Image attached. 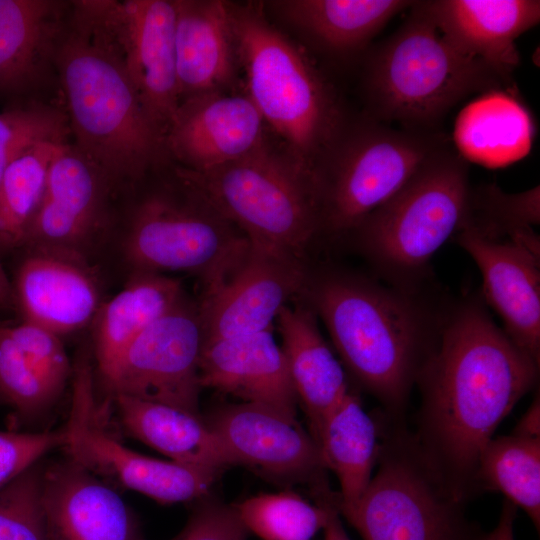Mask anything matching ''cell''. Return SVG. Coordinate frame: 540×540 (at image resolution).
<instances>
[{
	"label": "cell",
	"mask_w": 540,
	"mask_h": 540,
	"mask_svg": "<svg viewBox=\"0 0 540 540\" xmlns=\"http://www.w3.org/2000/svg\"><path fill=\"white\" fill-rule=\"evenodd\" d=\"M538 373L539 363L495 324L482 297L468 295L446 308L416 381L421 406L414 437L457 500L478 492L484 448Z\"/></svg>",
	"instance_id": "cell-1"
},
{
	"label": "cell",
	"mask_w": 540,
	"mask_h": 540,
	"mask_svg": "<svg viewBox=\"0 0 540 540\" xmlns=\"http://www.w3.org/2000/svg\"><path fill=\"white\" fill-rule=\"evenodd\" d=\"M298 298L322 320L349 374L398 418L437 343L447 307H436L421 287L318 262Z\"/></svg>",
	"instance_id": "cell-2"
},
{
	"label": "cell",
	"mask_w": 540,
	"mask_h": 540,
	"mask_svg": "<svg viewBox=\"0 0 540 540\" xmlns=\"http://www.w3.org/2000/svg\"><path fill=\"white\" fill-rule=\"evenodd\" d=\"M54 71L72 145L112 189L139 182L166 151L164 134L142 107L116 48L86 0L70 2Z\"/></svg>",
	"instance_id": "cell-3"
},
{
	"label": "cell",
	"mask_w": 540,
	"mask_h": 540,
	"mask_svg": "<svg viewBox=\"0 0 540 540\" xmlns=\"http://www.w3.org/2000/svg\"><path fill=\"white\" fill-rule=\"evenodd\" d=\"M176 173L189 182L251 245L311 266L321 245L316 170L266 141L245 156L205 170Z\"/></svg>",
	"instance_id": "cell-4"
},
{
	"label": "cell",
	"mask_w": 540,
	"mask_h": 540,
	"mask_svg": "<svg viewBox=\"0 0 540 540\" xmlns=\"http://www.w3.org/2000/svg\"><path fill=\"white\" fill-rule=\"evenodd\" d=\"M230 16L246 95L292 156L316 170L344 130L333 91L260 5L230 3Z\"/></svg>",
	"instance_id": "cell-5"
},
{
	"label": "cell",
	"mask_w": 540,
	"mask_h": 540,
	"mask_svg": "<svg viewBox=\"0 0 540 540\" xmlns=\"http://www.w3.org/2000/svg\"><path fill=\"white\" fill-rule=\"evenodd\" d=\"M367 57L364 85L375 117L420 130L462 99L505 80L479 59L460 53L440 34L424 1Z\"/></svg>",
	"instance_id": "cell-6"
},
{
	"label": "cell",
	"mask_w": 540,
	"mask_h": 540,
	"mask_svg": "<svg viewBox=\"0 0 540 540\" xmlns=\"http://www.w3.org/2000/svg\"><path fill=\"white\" fill-rule=\"evenodd\" d=\"M471 190L467 164L446 148L366 216L344 241L383 281L421 287L432 256L461 230Z\"/></svg>",
	"instance_id": "cell-7"
},
{
	"label": "cell",
	"mask_w": 540,
	"mask_h": 540,
	"mask_svg": "<svg viewBox=\"0 0 540 540\" xmlns=\"http://www.w3.org/2000/svg\"><path fill=\"white\" fill-rule=\"evenodd\" d=\"M176 177L177 186L152 190L136 202L123 253L132 273L186 272L198 278L206 295L241 266L251 243L189 182Z\"/></svg>",
	"instance_id": "cell-8"
},
{
	"label": "cell",
	"mask_w": 540,
	"mask_h": 540,
	"mask_svg": "<svg viewBox=\"0 0 540 540\" xmlns=\"http://www.w3.org/2000/svg\"><path fill=\"white\" fill-rule=\"evenodd\" d=\"M439 135L368 122L340 137L316 169L322 243L344 241L372 211L446 149Z\"/></svg>",
	"instance_id": "cell-9"
},
{
	"label": "cell",
	"mask_w": 540,
	"mask_h": 540,
	"mask_svg": "<svg viewBox=\"0 0 540 540\" xmlns=\"http://www.w3.org/2000/svg\"><path fill=\"white\" fill-rule=\"evenodd\" d=\"M388 431L377 472L345 517L363 540H482L414 434L401 426Z\"/></svg>",
	"instance_id": "cell-10"
},
{
	"label": "cell",
	"mask_w": 540,
	"mask_h": 540,
	"mask_svg": "<svg viewBox=\"0 0 540 540\" xmlns=\"http://www.w3.org/2000/svg\"><path fill=\"white\" fill-rule=\"evenodd\" d=\"M99 407L91 365L82 355L74 369L71 408L62 429L68 459L107 483L162 504L192 501L209 493L218 472L132 450L105 429Z\"/></svg>",
	"instance_id": "cell-11"
},
{
	"label": "cell",
	"mask_w": 540,
	"mask_h": 540,
	"mask_svg": "<svg viewBox=\"0 0 540 540\" xmlns=\"http://www.w3.org/2000/svg\"><path fill=\"white\" fill-rule=\"evenodd\" d=\"M202 347L199 304L186 296L134 339L104 384L111 396L121 394L200 415Z\"/></svg>",
	"instance_id": "cell-12"
},
{
	"label": "cell",
	"mask_w": 540,
	"mask_h": 540,
	"mask_svg": "<svg viewBox=\"0 0 540 540\" xmlns=\"http://www.w3.org/2000/svg\"><path fill=\"white\" fill-rule=\"evenodd\" d=\"M142 107L164 134L179 104L174 0H86Z\"/></svg>",
	"instance_id": "cell-13"
},
{
	"label": "cell",
	"mask_w": 540,
	"mask_h": 540,
	"mask_svg": "<svg viewBox=\"0 0 540 540\" xmlns=\"http://www.w3.org/2000/svg\"><path fill=\"white\" fill-rule=\"evenodd\" d=\"M111 186L72 144L62 143L47 173L45 192L25 245L86 262L107 221Z\"/></svg>",
	"instance_id": "cell-14"
},
{
	"label": "cell",
	"mask_w": 540,
	"mask_h": 540,
	"mask_svg": "<svg viewBox=\"0 0 540 540\" xmlns=\"http://www.w3.org/2000/svg\"><path fill=\"white\" fill-rule=\"evenodd\" d=\"M311 266L251 245L241 266L198 301L203 345L272 330L281 309L299 296Z\"/></svg>",
	"instance_id": "cell-15"
},
{
	"label": "cell",
	"mask_w": 540,
	"mask_h": 540,
	"mask_svg": "<svg viewBox=\"0 0 540 540\" xmlns=\"http://www.w3.org/2000/svg\"><path fill=\"white\" fill-rule=\"evenodd\" d=\"M454 237L483 279V299L500 316L503 331L523 352L540 359V243L532 229L504 240L461 230Z\"/></svg>",
	"instance_id": "cell-16"
},
{
	"label": "cell",
	"mask_w": 540,
	"mask_h": 540,
	"mask_svg": "<svg viewBox=\"0 0 540 540\" xmlns=\"http://www.w3.org/2000/svg\"><path fill=\"white\" fill-rule=\"evenodd\" d=\"M207 423L230 465L286 479H314L319 489L326 487L320 447L296 420L241 402L218 409Z\"/></svg>",
	"instance_id": "cell-17"
},
{
	"label": "cell",
	"mask_w": 540,
	"mask_h": 540,
	"mask_svg": "<svg viewBox=\"0 0 540 540\" xmlns=\"http://www.w3.org/2000/svg\"><path fill=\"white\" fill-rule=\"evenodd\" d=\"M264 120L247 95L210 92L182 100L164 136L165 150L188 171L239 159L261 145Z\"/></svg>",
	"instance_id": "cell-18"
},
{
	"label": "cell",
	"mask_w": 540,
	"mask_h": 540,
	"mask_svg": "<svg viewBox=\"0 0 540 540\" xmlns=\"http://www.w3.org/2000/svg\"><path fill=\"white\" fill-rule=\"evenodd\" d=\"M42 507L49 540H143L118 493L70 459L43 469Z\"/></svg>",
	"instance_id": "cell-19"
},
{
	"label": "cell",
	"mask_w": 540,
	"mask_h": 540,
	"mask_svg": "<svg viewBox=\"0 0 540 540\" xmlns=\"http://www.w3.org/2000/svg\"><path fill=\"white\" fill-rule=\"evenodd\" d=\"M199 380L202 388L231 394L296 420L297 396L272 330L203 345Z\"/></svg>",
	"instance_id": "cell-20"
},
{
	"label": "cell",
	"mask_w": 540,
	"mask_h": 540,
	"mask_svg": "<svg viewBox=\"0 0 540 540\" xmlns=\"http://www.w3.org/2000/svg\"><path fill=\"white\" fill-rule=\"evenodd\" d=\"M425 7L442 37L503 79L519 64L515 40L540 20L535 0H429Z\"/></svg>",
	"instance_id": "cell-21"
},
{
	"label": "cell",
	"mask_w": 540,
	"mask_h": 540,
	"mask_svg": "<svg viewBox=\"0 0 540 540\" xmlns=\"http://www.w3.org/2000/svg\"><path fill=\"white\" fill-rule=\"evenodd\" d=\"M13 291L24 321L58 336L84 328L101 307L98 283L87 263L47 252H29Z\"/></svg>",
	"instance_id": "cell-22"
},
{
	"label": "cell",
	"mask_w": 540,
	"mask_h": 540,
	"mask_svg": "<svg viewBox=\"0 0 540 540\" xmlns=\"http://www.w3.org/2000/svg\"><path fill=\"white\" fill-rule=\"evenodd\" d=\"M175 50L180 102L223 91L238 64L230 3L220 0H174Z\"/></svg>",
	"instance_id": "cell-23"
},
{
	"label": "cell",
	"mask_w": 540,
	"mask_h": 540,
	"mask_svg": "<svg viewBox=\"0 0 540 540\" xmlns=\"http://www.w3.org/2000/svg\"><path fill=\"white\" fill-rule=\"evenodd\" d=\"M275 322L297 400L317 442L325 418L350 390L345 371L321 334L316 314L298 297Z\"/></svg>",
	"instance_id": "cell-24"
},
{
	"label": "cell",
	"mask_w": 540,
	"mask_h": 540,
	"mask_svg": "<svg viewBox=\"0 0 540 540\" xmlns=\"http://www.w3.org/2000/svg\"><path fill=\"white\" fill-rule=\"evenodd\" d=\"M69 8L55 0H0V93L26 92L54 71Z\"/></svg>",
	"instance_id": "cell-25"
},
{
	"label": "cell",
	"mask_w": 540,
	"mask_h": 540,
	"mask_svg": "<svg viewBox=\"0 0 540 540\" xmlns=\"http://www.w3.org/2000/svg\"><path fill=\"white\" fill-rule=\"evenodd\" d=\"M407 0H281L269 7L322 50L337 56L363 51Z\"/></svg>",
	"instance_id": "cell-26"
},
{
	"label": "cell",
	"mask_w": 540,
	"mask_h": 540,
	"mask_svg": "<svg viewBox=\"0 0 540 540\" xmlns=\"http://www.w3.org/2000/svg\"><path fill=\"white\" fill-rule=\"evenodd\" d=\"M186 296L179 279L135 272L120 292L101 305L95 317L94 350L103 382L134 339Z\"/></svg>",
	"instance_id": "cell-27"
},
{
	"label": "cell",
	"mask_w": 540,
	"mask_h": 540,
	"mask_svg": "<svg viewBox=\"0 0 540 540\" xmlns=\"http://www.w3.org/2000/svg\"><path fill=\"white\" fill-rule=\"evenodd\" d=\"M111 398L126 432L169 460L216 472L230 465L218 439L200 415L121 394Z\"/></svg>",
	"instance_id": "cell-28"
},
{
	"label": "cell",
	"mask_w": 540,
	"mask_h": 540,
	"mask_svg": "<svg viewBox=\"0 0 540 540\" xmlns=\"http://www.w3.org/2000/svg\"><path fill=\"white\" fill-rule=\"evenodd\" d=\"M376 422L349 392L325 418L318 436L322 459L339 483L336 508L347 517L364 495L377 464L381 441Z\"/></svg>",
	"instance_id": "cell-29"
},
{
	"label": "cell",
	"mask_w": 540,
	"mask_h": 540,
	"mask_svg": "<svg viewBox=\"0 0 540 540\" xmlns=\"http://www.w3.org/2000/svg\"><path fill=\"white\" fill-rule=\"evenodd\" d=\"M476 484L478 492H501L539 530L540 437L515 433L494 436L480 456Z\"/></svg>",
	"instance_id": "cell-30"
},
{
	"label": "cell",
	"mask_w": 540,
	"mask_h": 540,
	"mask_svg": "<svg viewBox=\"0 0 540 540\" xmlns=\"http://www.w3.org/2000/svg\"><path fill=\"white\" fill-rule=\"evenodd\" d=\"M65 142H38L6 168L0 179V250L25 245L45 192L50 162Z\"/></svg>",
	"instance_id": "cell-31"
},
{
	"label": "cell",
	"mask_w": 540,
	"mask_h": 540,
	"mask_svg": "<svg viewBox=\"0 0 540 540\" xmlns=\"http://www.w3.org/2000/svg\"><path fill=\"white\" fill-rule=\"evenodd\" d=\"M234 507L247 531L263 540H311L327 519L325 502L313 505L290 492L256 495Z\"/></svg>",
	"instance_id": "cell-32"
},
{
	"label": "cell",
	"mask_w": 540,
	"mask_h": 540,
	"mask_svg": "<svg viewBox=\"0 0 540 540\" xmlns=\"http://www.w3.org/2000/svg\"><path fill=\"white\" fill-rule=\"evenodd\" d=\"M539 191L536 186L509 194L494 184L471 190L469 209L461 230L485 239L504 240L519 231L532 229L540 220Z\"/></svg>",
	"instance_id": "cell-33"
},
{
	"label": "cell",
	"mask_w": 540,
	"mask_h": 540,
	"mask_svg": "<svg viewBox=\"0 0 540 540\" xmlns=\"http://www.w3.org/2000/svg\"><path fill=\"white\" fill-rule=\"evenodd\" d=\"M67 116L46 103H31L0 113V179L10 163L41 141H67Z\"/></svg>",
	"instance_id": "cell-34"
},
{
	"label": "cell",
	"mask_w": 540,
	"mask_h": 540,
	"mask_svg": "<svg viewBox=\"0 0 540 540\" xmlns=\"http://www.w3.org/2000/svg\"><path fill=\"white\" fill-rule=\"evenodd\" d=\"M36 463L0 489V540H49Z\"/></svg>",
	"instance_id": "cell-35"
},
{
	"label": "cell",
	"mask_w": 540,
	"mask_h": 540,
	"mask_svg": "<svg viewBox=\"0 0 540 540\" xmlns=\"http://www.w3.org/2000/svg\"><path fill=\"white\" fill-rule=\"evenodd\" d=\"M0 395L20 415L36 416L56 401L0 323Z\"/></svg>",
	"instance_id": "cell-36"
},
{
	"label": "cell",
	"mask_w": 540,
	"mask_h": 540,
	"mask_svg": "<svg viewBox=\"0 0 540 540\" xmlns=\"http://www.w3.org/2000/svg\"><path fill=\"white\" fill-rule=\"evenodd\" d=\"M24 357L56 400L71 374V366L60 336L29 322L8 326Z\"/></svg>",
	"instance_id": "cell-37"
},
{
	"label": "cell",
	"mask_w": 540,
	"mask_h": 540,
	"mask_svg": "<svg viewBox=\"0 0 540 540\" xmlns=\"http://www.w3.org/2000/svg\"><path fill=\"white\" fill-rule=\"evenodd\" d=\"M63 443L62 430L37 433L0 430V489Z\"/></svg>",
	"instance_id": "cell-38"
},
{
	"label": "cell",
	"mask_w": 540,
	"mask_h": 540,
	"mask_svg": "<svg viewBox=\"0 0 540 540\" xmlns=\"http://www.w3.org/2000/svg\"><path fill=\"white\" fill-rule=\"evenodd\" d=\"M247 532L234 505L212 502L194 512L175 540H246Z\"/></svg>",
	"instance_id": "cell-39"
},
{
	"label": "cell",
	"mask_w": 540,
	"mask_h": 540,
	"mask_svg": "<svg viewBox=\"0 0 540 540\" xmlns=\"http://www.w3.org/2000/svg\"><path fill=\"white\" fill-rule=\"evenodd\" d=\"M516 511L517 507L506 500L497 526L489 534L484 535L482 540H514L513 527Z\"/></svg>",
	"instance_id": "cell-40"
},
{
	"label": "cell",
	"mask_w": 540,
	"mask_h": 540,
	"mask_svg": "<svg viewBox=\"0 0 540 540\" xmlns=\"http://www.w3.org/2000/svg\"><path fill=\"white\" fill-rule=\"evenodd\" d=\"M327 506V519L323 527L324 540H350L340 520V514L335 505V496L320 498Z\"/></svg>",
	"instance_id": "cell-41"
},
{
	"label": "cell",
	"mask_w": 540,
	"mask_h": 540,
	"mask_svg": "<svg viewBox=\"0 0 540 540\" xmlns=\"http://www.w3.org/2000/svg\"><path fill=\"white\" fill-rule=\"evenodd\" d=\"M512 433L540 437V404L538 396L522 416Z\"/></svg>",
	"instance_id": "cell-42"
},
{
	"label": "cell",
	"mask_w": 540,
	"mask_h": 540,
	"mask_svg": "<svg viewBox=\"0 0 540 540\" xmlns=\"http://www.w3.org/2000/svg\"><path fill=\"white\" fill-rule=\"evenodd\" d=\"M14 301L13 288L0 261V308L9 307Z\"/></svg>",
	"instance_id": "cell-43"
},
{
	"label": "cell",
	"mask_w": 540,
	"mask_h": 540,
	"mask_svg": "<svg viewBox=\"0 0 540 540\" xmlns=\"http://www.w3.org/2000/svg\"><path fill=\"white\" fill-rule=\"evenodd\" d=\"M0 399H2V398H1V395H0Z\"/></svg>",
	"instance_id": "cell-44"
}]
</instances>
